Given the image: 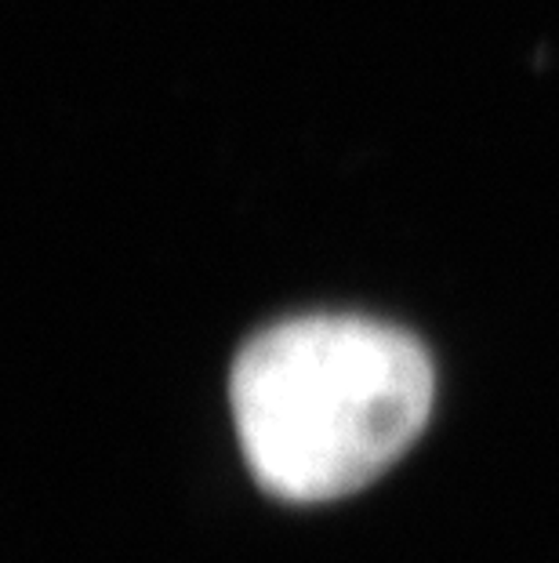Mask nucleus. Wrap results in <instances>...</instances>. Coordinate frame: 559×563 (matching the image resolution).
<instances>
[{
    "instance_id": "obj_1",
    "label": "nucleus",
    "mask_w": 559,
    "mask_h": 563,
    "mask_svg": "<svg viewBox=\"0 0 559 563\" xmlns=\"http://www.w3.org/2000/svg\"><path fill=\"white\" fill-rule=\"evenodd\" d=\"M230 393L258 484L309 506L382 476L429 422L436 382L407 331L302 317L244 345Z\"/></svg>"
}]
</instances>
